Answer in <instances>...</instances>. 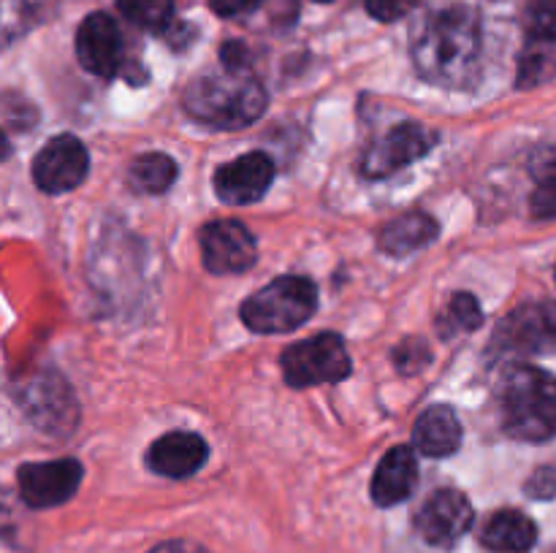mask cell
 Here are the masks:
<instances>
[{"instance_id": "30", "label": "cell", "mask_w": 556, "mask_h": 553, "mask_svg": "<svg viewBox=\"0 0 556 553\" xmlns=\"http://www.w3.org/2000/svg\"><path fill=\"white\" fill-rule=\"evenodd\" d=\"M9 155H11V144H9V139L3 136V130H0V163H3Z\"/></svg>"}, {"instance_id": "2", "label": "cell", "mask_w": 556, "mask_h": 553, "mask_svg": "<svg viewBox=\"0 0 556 553\" xmlns=\"http://www.w3.org/2000/svg\"><path fill=\"white\" fill-rule=\"evenodd\" d=\"M185 112L210 128L237 130L264 114L266 90L250 70H223L190 81L185 90Z\"/></svg>"}, {"instance_id": "10", "label": "cell", "mask_w": 556, "mask_h": 553, "mask_svg": "<svg viewBox=\"0 0 556 553\" xmlns=\"http://www.w3.org/2000/svg\"><path fill=\"white\" fill-rule=\"evenodd\" d=\"M271 179H275L271 157L266 152H248V155L217 168L212 184H215V193L223 204L244 206L264 198Z\"/></svg>"}, {"instance_id": "20", "label": "cell", "mask_w": 556, "mask_h": 553, "mask_svg": "<svg viewBox=\"0 0 556 553\" xmlns=\"http://www.w3.org/2000/svg\"><path fill=\"white\" fill-rule=\"evenodd\" d=\"M177 179V163L163 152H147L130 163V184L139 193H166Z\"/></svg>"}, {"instance_id": "12", "label": "cell", "mask_w": 556, "mask_h": 553, "mask_svg": "<svg viewBox=\"0 0 556 553\" xmlns=\"http://www.w3.org/2000/svg\"><path fill=\"white\" fill-rule=\"evenodd\" d=\"M76 57L92 76L112 79L123 63V33L103 11L87 16L76 30Z\"/></svg>"}, {"instance_id": "25", "label": "cell", "mask_w": 556, "mask_h": 553, "mask_svg": "<svg viewBox=\"0 0 556 553\" xmlns=\"http://www.w3.org/2000/svg\"><path fill=\"white\" fill-rule=\"evenodd\" d=\"M394 361L400 372H421L429 363V347L424 339H405L394 350Z\"/></svg>"}, {"instance_id": "5", "label": "cell", "mask_w": 556, "mask_h": 553, "mask_svg": "<svg viewBox=\"0 0 556 553\" xmlns=\"http://www.w3.org/2000/svg\"><path fill=\"white\" fill-rule=\"evenodd\" d=\"M282 377L293 388L340 383L351 374V356L340 334H318L291 345L280 358Z\"/></svg>"}, {"instance_id": "22", "label": "cell", "mask_w": 556, "mask_h": 553, "mask_svg": "<svg viewBox=\"0 0 556 553\" xmlns=\"http://www.w3.org/2000/svg\"><path fill=\"white\" fill-rule=\"evenodd\" d=\"M556 41H532L519 60V85L535 87L556 74Z\"/></svg>"}, {"instance_id": "21", "label": "cell", "mask_w": 556, "mask_h": 553, "mask_svg": "<svg viewBox=\"0 0 556 553\" xmlns=\"http://www.w3.org/2000/svg\"><path fill=\"white\" fill-rule=\"evenodd\" d=\"M481 320L483 312L478 298L470 296V293H456L448 301V307L440 312L438 331L445 339H454V336L467 334V331H476L478 325H481Z\"/></svg>"}, {"instance_id": "8", "label": "cell", "mask_w": 556, "mask_h": 553, "mask_svg": "<svg viewBox=\"0 0 556 553\" xmlns=\"http://www.w3.org/2000/svg\"><path fill=\"white\" fill-rule=\"evenodd\" d=\"M81 464L76 459L58 461H38V464H25L16 472L20 493L30 507H58L68 502L81 483Z\"/></svg>"}, {"instance_id": "13", "label": "cell", "mask_w": 556, "mask_h": 553, "mask_svg": "<svg viewBox=\"0 0 556 553\" xmlns=\"http://www.w3.org/2000/svg\"><path fill=\"white\" fill-rule=\"evenodd\" d=\"M508 350L538 352L556 347V304H530L510 314L494 336Z\"/></svg>"}, {"instance_id": "24", "label": "cell", "mask_w": 556, "mask_h": 553, "mask_svg": "<svg viewBox=\"0 0 556 553\" xmlns=\"http://www.w3.org/2000/svg\"><path fill=\"white\" fill-rule=\"evenodd\" d=\"M525 25L532 41H556V0H527Z\"/></svg>"}, {"instance_id": "26", "label": "cell", "mask_w": 556, "mask_h": 553, "mask_svg": "<svg viewBox=\"0 0 556 553\" xmlns=\"http://www.w3.org/2000/svg\"><path fill=\"white\" fill-rule=\"evenodd\" d=\"M532 215L541 217V220H552L556 217V173H546L538 184V190L530 198Z\"/></svg>"}, {"instance_id": "16", "label": "cell", "mask_w": 556, "mask_h": 553, "mask_svg": "<svg viewBox=\"0 0 556 553\" xmlns=\"http://www.w3.org/2000/svg\"><path fill=\"white\" fill-rule=\"evenodd\" d=\"M413 445L432 459H445V455L456 453L462 445V423L456 412L445 404L424 410L413 428Z\"/></svg>"}, {"instance_id": "3", "label": "cell", "mask_w": 556, "mask_h": 553, "mask_svg": "<svg viewBox=\"0 0 556 553\" xmlns=\"http://www.w3.org/2000/svg\"><path fill=\"white\" fill-rule=\"evenodd\" d=\"M503 423L510 437L546 442L556 434V377L538 366H510L500 380Z\"/></svg>"}, {"instance_id": "14", "label": "cell", "mask_w": 556, "mask_h": 553, "mask_svg": "<svg viewBox=\"0 0 556 553\" xmlns=\"http://www.w3.org/2000/svg\"><path fill=\"white\" fill-rule=\"evenodd\" d=\"M210 459V448L204 439L193 432H168L150 445L147 450V466L163 477H190L201 470Z\"/></svg>"}, {"instance_id": "7", "label": "cell", "mask_w": 556, "mask_h": 553, "mask_svg": "<svg viewBox=\"0 0 556 553\" xmlns=\"http://www.w3.org/2000/svg\"><path fill=\"white\" fill-rule=\"evenodd\" d=\"M90 168V155L76 136H54L33 160V179L43 193H68L79 188Z\"/></svg>"}, {"instance_id": "28", "label": "cell", "mask_w": 556, "mask_h": 553, "mask_svg": "<svg viewBox=\"0 0 556 553\" xmlns=\"http://www.w3.org/2000/svg\"><path fill=\"white\" fill-rule=\"evenodd\" d=\"M258 3L261 0H210V9L220 16H239L253 11Z\"/></svg>"}, {"instance_id": "15", "label": "cell", "mask_w": 556, "mask_h": 553, "mask_svg": "<svg viewBox=\"0 0 556 553\" xmlns=\"http://www.w3.org/2000/svg\"><path fill=\"white\" fill-rule=\"evenodd\" d=\"M418 483V461L416 450L400 445V448L389 450L383 461L378 464L372 477V499L380 507H394V504L405 502Z\"/></svg>"}, {"instance_id": "19", "label": "cell", "mask_w": 556, "mask_h": 553, "mask_svg": "<svg viewBox=\"0 0 556 553\" xmlns=\"http://www.w3.org/2000/svg\"><path fill=\"white\" fill-rule=\"evenodd\" d=\"M54 0H0V49L11 47L52 16Z\"/></svg>"}, {"instance_id": "9", "label": "cell", "mask_w": 556, "mask_h": 553, "mask_svg": "<svg viewBox=\"0 0 556 553\" xmlns=\"http://www.w3.org/2000/svg\"><path fill=\"white\" fill-rule=\"evenodd\" d=\"M472 518H476V513H472L470 499L454 488H443V491L432 493L418 510L416 531L429 545L448 548L470 531Z\"/></svg>"}, {"instance_id": "29", "label": "cell", "mask_w": 556, "mask_h": 553, "mask_svg": "<svg viewBox=\"0 0 556 553\" xmlns=\"http://www.w3.org/2000/svg\"><path fill=\"white\" fill-rule=\"evenodd\" d=\"M150 553H206V551L190 540H172V542H163V545H157L155 551Z\"/></svg>"}, {"instance_id": "1", "label": "cell", "mask_w": 556, "mask_h": 553, "mask_svg": "<svg viewBox=\"0 0 556 553\" xmlns=\"http://www.w3.org/2000/svg\"><path fill=\"white\" fill-rule=\"evenodd\" d=\"M416 70L438 87H467L481 63V22L467 5H448L424 22L413 43Z\"/></svg>"}, {"instance_id": "11", "label": "cell", "mask_w": 556, "mask_h": 553, "mask_svg": "<svg viewBox=\"0 0 556 553\" xmlns=\"http://www.w3.org/2000/svg\"><path fill=\"white\" fill-rule=\"evenodd\" d=\"M434 136L429 130H424L421 125L416 123H402L396 125L391 133H386L383 139L375 141L367 150L362 163L364 177L380 179L389 177V173L400 171L407 163H416L432 150Z\"/></svg>"}, {"instance_id": "18", "label": "cell", "mask_w": 556, "mask_h": 553, "mask_svg": "<svg viewBox=\"0 0 556 553\" xmlns=\"http://www.w3.org/2000/svg\"><path fill=\"white\" fill-rule=\"evenodd\" d=\"M438 236V222L424 211H407L396 217L380 233V247L389 255H410L416 249L427 247Z\"/></svg>"}, {"instance_id": "6", "label": "cell", "mask_w": 556, "mask_h": 553, "mask_svg": "<svg viewBox=\"0 0 556 553\" xmlns=\"http://www.w3.org/2000/svg\"><path fill=\"white\" fill-rule=\"evenodd\" d=\"M201 260L212 274H242L258 260L253 233L237 220H215L201 228Z\"/></svg>"}, {"instance_id": "23", "label": "cell", "mask_w": 556, "mask_h": 553, "mask_svg": "<svg viewBox=\"0 0 556 553\" xmlns=\"http://www.w3.org/2000/svg\"><path fill=\"white\" fill-rule=\"evenodd\" d=\"M117 5L125 20L144 30H163L172 25L174 0H117Z\"/></svg>"}, {"instance_id": "27", "label": "cell", "mask_w": 556, "mask_h": 553, "mask_svg": "<svg viewBox=\"0 0 556 553\" xmlns=\"http://www.w3.org/2000/svg\"><path fill=\"white\" fill-rule=\"evenodd\" d=\"M364 5H367L369 16H375L378 22H396L410 14L418 0H364Z\"/></svg>"}, {"instance_id": "4", "label": "cell", "mask_w": 556, "mask_h": 553, "mask_svg": "<svg viewBox=\"0 0 556 553\" xmlns=\"http://www.w3.org/2000/svg\"><path fill=\"white\" fill-rule=\"evenodd\" d=\"M318 309V287L307 276H277L242 304V320L258 334H288L307 323Z\"/></svg>"}, {"instance_id": "31", "label": "cell", "mask_w": 556, "mask_h": 553, "mask_svg": "<svg viewBox=\"0 0 556 553\" xmlns=\"http://www.w3.org/2000/svg\"><path fill=\"white\" fill-rule=\"evenodd\" d=\"M324 3H329V0H324Z\"/></svg>"}, {"instance_id": "17", "label": "cell", "mask_w": 556, "mask_h": 553, "mask_svg": "<svg viewBox=\"0 0 556 553\" xmlns=\"http://www.w3.org/2000/svg\"><path fill=\"white\" fill-rule=\"evenodd\" d=\"M538 540V526L519 510H500L486 520L481 542L494 553H527Z\"/></svg>"}]
</instances>
